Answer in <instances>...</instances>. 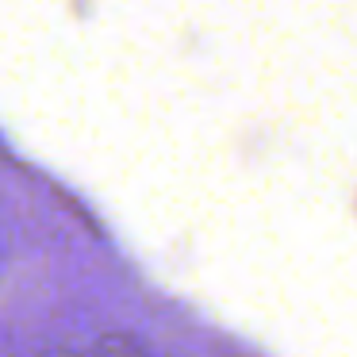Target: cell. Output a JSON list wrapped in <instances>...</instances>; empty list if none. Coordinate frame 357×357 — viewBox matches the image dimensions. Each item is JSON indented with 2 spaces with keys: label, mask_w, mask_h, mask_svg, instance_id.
I'll use <instances>...</instances> for the list:
<instances>
[{
  "label": "cell",
  "mask_w": 357,
  "mask_h": 357,
  "mask_svg": "<svg viewBox=\"0 0 357 357\" xmlns=\"http://www.w3.org/2000/svg\"><path fill=\"white\" fill-rule=\"evenodd\" d=\"M47 357H142V349L123 334H108V338H93V342H77V346H58Z\"/></svg>",
  "instance_id": "cell-1"
}]
</instances>
